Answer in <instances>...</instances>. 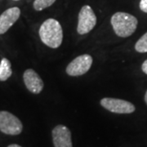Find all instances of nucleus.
<instances>
[{
	"label": "nucleus",
	"mask_w": 147,
	"mask_h": 147,
	"mask_svg": "<svg viewBox=\"0 0 147 147\" xmlns=\"http://www.w3.org/2000/svg\"><path fill=\"white\" fill-rule=\"evenodd\" d=\"M38 34L42 42L51 48H57L62 43L63 30L60 22L55 19L49 18L44 21Z\"/></svg>",
	"instance_id": "f257e3e1"
},
{
	"label": "nucleus",
	"mask_w": 147,
	"mask_h": 147,
	"mask_svg": "<svg viewBox=\"0 0 147 147\" xmlns=\"http://www.w3.org/2000/svg\"><path fill=\"white\" fill-rule=\"evenodd\" d=\"M111 25L117 36L127 38L136 31L138 21L134 16L127 12L119 11L111 17Z\"/></svg>",
	"instance_id": "f03ea898"
},
{
	"label": "nucleus",
	"mask_w": 147,
	"mask_h": 147,
	"mask_svg": "<svg viewBox=\"0 0 147 147\" xmlns=\"http://www.w3.org/2000/svg\"><path fill=\"white\" fill-rule=\"evenodd\" d=\"M21 120L8 111H0V131L7 135L16 136L22 131Z\"/></svg>",
	"instance_id": "7ed1b4c3"
},
{
	"label": "nucleus",
	"mask_w": 147,
	"mask_h": 147,
	"mask_svg": "<svg viewBox=\"0 0 147 147\" xmlns=\"http://www.w3.org/2000/svg\"><path fill=\"white\" fill-rule=\"evenodd\" d=\"M96 24V16L89 5H84L79 11L78 16L77 32L79 34L89 33Z\"/></svg>",
	"instance_id": "20e7f679"
},
{
	"label": "nucleus",
	"mask_w": 147,
	"mask_h": 147,
	"mask_svg": "<svg viewBox=\"0 0 147 147\" xmlns=\"http://www.w3.org/2000/svg\"><path fill=\"white\" fill-rule=\"evenodd\" d=\"M100 105L105 110L115 114H131L136 110L135 105L131 102L112 97L102 98L100 100Z\"/></svg>",
	"instance_id": "39448f33"
},
{
	"label": "nucleus",
	"mask_w": 147,
	"mask_h": 147,
	"mask_svg": "<svg viewBox=\"0 0 147 147\" xmlns=\"http://www.w3.org/2000/svg\"><path fill=\"white\" fill-rule=\"evenodd\" d=\"M92 57L88 54L79 56L69 64L66 67V73L69 76H80L86 74L92 65Z\"/></svg>",
	"instance_id": "423d86ee"
},
{
	"label": "nucleus",
	"mask_w": 147,
	"mask_h": 147,
	"mask_svg": "<svg viewBox=\"0 0 147 147\" xmlns=\"http://www.w3.org/2000/svg\"><path fill=\"white\" fill-rule=\"evenodd\" d=\"M53 142L55 147H73L71 132L67 127L57 125L53 128Z\"/></svg>",
	"instance_id": "0eeeda50"
},
{
	"label": "nucleus",
	"mask_w": 147,
	"mask_h": 147,
	"mask_svg": "<svg viewBox=\"0 0 147 147\" xmlns=\"http://www.w3.org/2000/svg\"><path fill=\"white\" fill-rule=\"evenodd\" d=\"M23 79L27 89L34 94H38L43 89L44 84L42 79L32 69H28L24 72Z\"/></svg>",
	"instance_id": "6e6552de"
},
{
	"label": "nucleus",
	"mask_w": 147,
	"mask_h": 147,
	"mask_svg": "<svg viewBox=\"0 0 147 147\" xmlns=\"http://www.w3.org/2000/svg\"><path fill=\"white\" fill-rule=\"evenodd\" d=\"M21 16V10L17 7H10L0 16V34H3L12 26Z\"/></svg>",
	"instance_id": "1a4fd4ad"
},
{
	"label": "nucleus",
	"mask_w": 147,
	"mask_h": 147,
	"mask_svg": "<svg viewBox=\"0 0 147 147\" xmlns=\"http://www.w3.org/2000/svg\"><path fill=\"white\" fill-rule=\"evenodd\" d=\"M12 74L11 65L7 58H3L0 63V81H6Z\"/></svg>",
	"instance_id": "9d476101"
},
{
	"label": "nucleus",
	"mask_w": 147,
	"mask_h": 147,
	"mask_svg": "<svg viewBox=\"0 0 147 147\" xmlns=\"http://www.w3.org/2000/svg\"><path fill=\"white\" fill-rule=\"evenodd\" d=\"M135 49L137 53H147V32L137 40L135 44Z\"/></svg>",
	"instance_id": "9b49d317"
},
{
	"label": "nucleus",
	"mask_w": 147,
	"mask_h": 147,
	"mask_svg": "<svg viewBox=\"0 0 147 147\" xmlns=\"http://www.w3.org/2000/svg\"><path fill=\"white\" fill-rule=\"evenodd\" d=\"M56 2V0H34V8L36 11H42L49 7Z\"/></svg>",
	"instance_id": "f8f14e48"
},
{
	"label": "nucleus",
	"mask_w": 147,
	"mask_h": 147,
	"mask_svg": "<svg viewBox=\"0 0 147 147\" xmlns=\"http://www.w3.org/2000/svg\"><path fill=\"white\" fill-rule=\"evenodd\" d=\"M139 7L143 12L147 13V0H141L139 3Z\"/></svg>",
	"instance_id": "ddd939ff"
},
{
	"label": "nucleus",
	"mask_w": 147,
	"mask_h": 147,
	"mask_svg": "<svg viewBox=\"0 0 147 147\" xmlns=\"http://www.w3.org/2000/svg\"><path fill=\"white\" fill-rule=\"evenodd\" d=\"M142 71L144 72V73L147 74V59L142 63Z\"/></svg>",
	"instance_id": "4468645a"
},
{
	"label": "nucleus",
	"mask_w": 147,
	"mask_h": 147,
	"mask_svg": "<svg viewBox=\"0 0 147 147\" xmlns=\"http://www.w3.org/2000/svg\"><path fill=\"white\" fill-rule=\"evenodd\" d=\"M7 147H21V146L19 145H16V144H11V145H9Z\"/></svg>",
	"instance_id": "2eb2a0df"
},
{
	"label": "nucleus",
	"mask_w": 147,
	"mask_h": 147,
	"mask_svg": "<svg viewBox=\"0 0 147 147\" xmlns=\"http://www.w3.org/2000/svg\"><path fill=\"white\" fill-rule=\"evenodd\" d=\"M145 101H146V103L147 105V91L146 92V94H145Z\"/></svg>",
	"instance_id": "dca6fc26"
},
{
	"label": "nucleus",
	"mask_w": 147,
	"mask_h": 147,
	"mask_svg": "<svg viewBox=\"0 0 147 147\" xmlns=\"http://www.w3.org/2000/svg\"><path fill=\"white\" fill-rule=\"evenodd\" d=\"M14 1H19V0H14Z\"/></svg>",
	"instance_id": "f3484780"
}]
</instances>
